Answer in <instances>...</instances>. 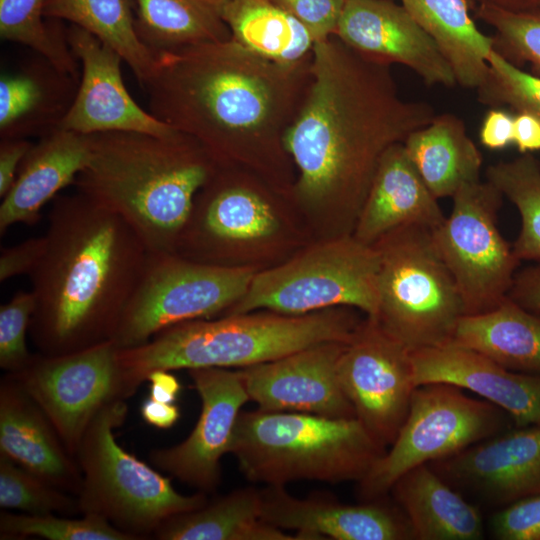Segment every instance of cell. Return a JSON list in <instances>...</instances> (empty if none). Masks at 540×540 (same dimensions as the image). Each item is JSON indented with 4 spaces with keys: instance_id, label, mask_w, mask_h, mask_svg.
Listing matches in <instances>:
<instances>
[{
    "instance_id": "1",
    "label": "cell",
    "mask_w": 540,
    "mask_h": 540,
    "mask_svg": "<svg viewBox=\"0 0 540 540\" xmlns=\"http://www.w3.org/2000/svg\"><path fill=\"white\" fill-rule=\"evenodd\" d=\"M435 115L429 103L400 94L390 66L335 35L316 42L309 85L285 137L297 170L293 195L327 219L331 236L352 234L385 151Z\"/></svg>"
},
{
    "instance_id": "2",
    "label": "cell",
    "mask_w": 540,
    "mask_h": 540,
    "mask_svg": "<svg viewBox=\"0 0 540 540\" xmlns=\"http://www.w3.org/2000/svg\"><path fill=\"white\" fill-rule=\"evenodd\" d=\"M157 57L143 88L153 116L196 139L220 164L286 181L293 161L285 137L304 100L312 60L277 63L232 39Z\"/></svg>"
},
{
    "instance_id": "3",
    "label": "cell",
    "mask_w": 540,
    "mask_h": 540,
    "mask_svg": "<svg viewBox=\"0 0 540 540\" xmlns=\"http://www.w3.org/2000/svg\"><path fill=\"white\" fill-rule=\"evenodd\" d=\"M43 258L29 275V334L38 352L62 355L111 340L149 251L118 214L76 193L57 196Z\"/></svg>"
},
{
    "instance_id": "4",
    "label": "cell",
    "mask_w": 540,
    "mask_h": 540,
    "mask_svg": "<svg viewBox=\"0 0 540 540\" xmlns=\"http://www.w3.org/2000/svg\"><path fill=\"white\" fill-rule=\"evenodd\" d=\"M90 136L77 192L122 217L151 253H175L195 199L219 166L196 139L112 131Z\"/></svg>"
},
{
    "instance_id": "5",
    "label": "cell",
    "mask_w": 540,
    "mask_h": 540,
    "mask_svg": "<svg viewBox=\"0 0 540 540\" xmlns=\"http://www.w3.org/2000/svg\"><path fill=\"white\" fill-rule=\"evenodd\" d=\"M353 308L302 315L270 310L196 319L168 327L146 343L119 349L125 381L134 394L155 370L245 368L325 342H348L362 320Z\"/></svg>"
},
{
    "instance_id": "6",
    "label": "cell",
    "mask_w": 540,
    "mask_h": 540,
    "mask_svg": "<svg viewBox=\"0 0 540 540\" xmlns=\"http://www.w3.org/2000/svg\"><path fill=\"white\" fill-rule=\"evenodd\" d=\"M386 449L357 418L286 411H241L230 453L253 483L360 482Z\"/></svg>"
},
{
    "instance_id": "7",
    "label": "cell",
    "mask_w": 540,
    "mask_h": 540,
    "mask_svg": "<svg viewBox=\"0 0 540 540\" xmlns=\"http://www.w3.org/2000/svg\"><path fill=\"white\" fill-rule=\"evenodd\" d=\"M128 413L126 400L107 405L93 419L79 445L76 460L82 473L78 494L82 515L106 519L135 540L153 536L168 519L198 509L207 494L179 493L171 479L127 452L114 430Z\"/></svg>"
},
{
    "instance_id": "8",
    "label": "cell",
    "mask_w": 540,
    "mask_h": 540,
    "mask_svg": "<svg viewBox=\"0 0 540 540\" xmlns=\"http://www.w3.org/2000/svg\"><path fill=\"white\" fill-rule=\"evenodd\" d=\"M432 230L405 225L374 244L380 259L375 319L410 351L448 343L465 315Z\"/></svg>"
},
{
    "instance_id": "9",
    "label": "cell",
    "mask_w": 540,
    "mask_h": 540,
    "mask_svg": "<svg viewBox=\"0 0 540 540\" xmlns=\"http://www.w3.org/2000/svg\"><path fill=\"white\" fill-rule=\"evenodd\" d=\"M379 264L374 245L352 234L331 236L283 264L255 272L245 294L224 315L257 310L302 315L349 307L375 318Z\"/></svg>"
},
{
    "instance_id": "10",
    "label": "cell",
    "mask_w": 540,
    "mask_h": 540,
    "mask_svg": "<svg viewBox=\"0 0 540 540\" xmlns=\"http://www.w3.org/2000/svg\"><path fill=\"white\" fill-rule=\"evenodd\" d=\"M255 272L149 252L111 341L119 349L133 348L173 325L224 315L245 294Z\"/></svg>"
},
{
    "instance_id": "11",
    "label": "cell",
    "mask_w": 540,
    "mask_h": 540,
    "mask_svg": "<svg viewBox=\"0 0 540 540\" xmlns=\"http://www.w3.org/2000/svg\"><path fill=\"white\" fill-rule=\"evenodd\" d=\"M510 416L463 389L429 383L413 390L407 417L389 451L358 482L363 501L380 499L410 469L448 458L506 431ZM512 420V419H511Z\"/></svg>"
},
{
    "instance_id": "12",
    "label": "cell",
    "mask_w": 540,
    "mask_h": 540,
    "mask_svg": "<svg viewBox=\"0 0 540 540\" xmlns=\"http://www.w3.org/2000/svg\"><path fill=\"white\" fill-rule=\"evenodd\" d=\"M502 200L501 192L487 180L467 184L452 197L449 216L432 230L465 315L492 310L503 302L521 262L498 228Z\"/></svg>"
},
{
    "instance_id": "13",
    "label": "cell",
    "mask_w": 540,
    "mask_h": 540,
    "mask_svg": "<svg viewBox=\"0 0 540 540\" xmlns=\"http://www.w3.org/2000/svg\"><path fill=\"white\" fill-rule=\"evenodd\" d=\"M108 340L62 354H34L30 363L10 375L48 417L69 453L76 458L93 419L110 403L132 396Z\"/></svg>"
},
{
    "instance_id": "14",
    "label": "cell",
    "mask_w": 540,
    "mask_h": 540,
    "mask_svg": "<svg viewBox=\"0 0 540 540\" xmlns=\"http://www.w3.org/2000/svg\"><path fill=\"white\" fill-rule=\"evenodd\" d=\"M338 375L355 417L377 443L390 446L415 389L410 350L366 316L345 343Z\"/></svg>"
},
{
    "instance_id": "15",
    "label": "cell",
    "mask_w": 540,
    "mask_h": 540,
    "mask_svg": "<svg viewBox=\"0 0 540 540\" xmlns=\"http://www.w3.org/2000/svg\"><path fill=\"white\" fill-rule=\"evenodd\" d=\"M244 168L219 164L196 196L175 253L224 264L232 245L273 235L279 221L260 190L244 179Z\"/></svg>"
},
{
    "instance_id": "16",
    "label": "cell",
    "mask_w": 540,
    "mask_h": 540,
    "mask_svg": "<svg viewBox=\"0 0 540 540\" xmlns=\"http://www.w3.org/2000/svg\"><path fill=\"white\" fill-rule=\"evenodd\" d=\"M201 399V412L190 435L181 443L150 453L160 470L206 494L221 481L220 462L230 453L241 408L250 399L239 370H188Z\"/></svg>"
},
{
    "instance_id": "17",
    "label": "cell",
    "mask_w": 540,
    "mask_h": 540,
    "mask_svg": "<svg viewBox=\"0 0 540 540\" xmlns=\"http://www.w3.org/2000/svg\"><path fill=\"white\" fill-rule=\"evenodd\" d=\"M66 38L80 64L81 75L60 129L84 135L129 131L166 136L176 132L131 97L123 82V58L118 52L73 24Z\"/></svg>"
},
{
    "instance_id": "18",
    "label": "cell",
    "mask_w": 540,
    "mask_h": 540,
    "mask_svg": "<svg viewBox=\"0 0 540 540\" xmlns=\"http://www.w3.org/2000/svg\"><path fill=\"white\" fill-rule=\"evenodd\" d=\"M428 464L459 492L501 509L540 494V425L506 430Z\"/></svg>"
},
{
    "instance_id": "19",
    "label": "cell",
    "mask_w": 540,
    "mask_h": 540,
    "mask_svg": "<svg viewBox=\"0 0 540 540\" xmlns=\"http://www.w3.org/2000/svg\"><path fill=\"white\" fill-rule=\"evenodd\" d=\"M345 343L325 342L270 362L241 368L249 399L264 411L356 418L338 375V362Z\"/></svg>"
},
{
    "instance_id": "20",
    "label": "cell",
    "mask_w": 540,
    "mask_h": 540,
    "mask_svg": "<svg viewBox=\"0 0 540 540\" xmlns=\"http://www.w3.org/2000/svg\"><path fill=\"white\" fill-rule=\"evenodd\" d=\"M335 36L369 60L410 68L426 85H457L435 41L394 0H347Z\"/></svg>"
},
{
    "instance_id": "21",
    "label": "cell",
    "mask_w": 540,
    "mask_h": 540,
    "mask_svg": "<svg viewBox=\"0 0 540 540\" xmlns=\"http://www.w3.org/2000/svg\"><path fill=\"white\" fill-rule=\"evenodd\" d=\"M415 387L445 383L473 392L505 411L515 427L540 425V375L509 370L452 343L410 351Z\"/></svg>"
},
{
    "instance_id": "22",
    "label": "cell",
    "mask_w": 540,
    "mask_h": 540,
    "mask_svg": "<svg viewBox=\"0 0 540 540\" xmlns=\"http://www.w3.org/2000/svg\"><path fill=\"white\" fill-rule=\"evenodd\" d=\"M261 517L280 529H293L305 540H406L413 539L403 513L379 502L357 505L333 499H299L284 486L261 489Z\"/></svg>"
},
{
    "instance_id": "23",
    "label": "cell",
    "mask_w": 540,
    "mask_h": 540,
    "mask_svg": "<svg viewBox=\"0 0 540 540\" xmlns=\"http://www.w3.org/2000/svg\"><path fill=\"white\" fill-rule=\"evenodd\" d=\"M0 454L78 496L82 473L76 458L41 408L8 374L0 381Z\"/></svg>"
},
{
    "instance_id": "24",
    "label": "cell",
    "mask_w": 540,
    "mask_h": 540,
    "mask_svg": "<svg viewBox=\"0 0 540 540\" xmlns=\"http://www.w3.org/2000/svg\"><path fill=\"white\" fill-rule=\"evenodd\" d=\"M445 219L410 160L403 143L390 146L381 157L352 235L367 245L405 225L437 228Z\"/></svg>"
},
{
    "instance_id": "25",
    "label": "cell",
    "mask_w": 540,
    "mask_h": 540,
    "mask_svg": "<svg viewBox=\"0 0 540 540\" xmlns=\"http://www.w3.org/2000/svg\"><path fill=\"white\" fill-rule=\"evenodd\" d=\"M90 136L56 129L33 144L24 157L14 184L0 205V233L15 224H36L42 208L54 200L85 168Z\"/></svg>"
},
{
    "instance_id": "26",
    "label": "cell",
    "mask_w": 540,
    "mask_h": 540,
    "mask_svg": "<svg viewBox=\"0 0 540 540\" xmlns=\"http://www.w3.org/2000/svg\"><path fill=\"white\" fill-rule=\"evenodd\" d=\"M79 79L46 59L0 79L1 139L40 137L59 128L77 92Z\"/></svg>"
},
{
    "instance_id": "27",
    "label": "cell",
    "mask_w": 540,
    "mask_h": 540,
    "mask_svg": "<svg viewBox=\"0 0 540 540\" xmlns=\"http://www.w3.org/2000/svg\"><path fill=\"white\" fill-rule=\"evenodd\" d=\"M390 492L409 523L413 539L478 540L483 536L478 508L430 464L401 475Z\"/></svg>"
},
{
    "instance_id": "28",
    "label": "cell",
    "mask_w": 540,
    "mask_h": 540,
    "mask_svg": "<svg viewBox=\"0 0 540 540\" xmlns=\"http://www.w3.org/2000/svg\"><path fill=\"white\" fill-rule=\"evenodd\" d=\"M405 150L424 183L437 198L453 197L480 181L483 156L465 123L451 113L435 115L404 140Z\"/></svg>"
},
{
    "instance_id": "29",
    "label": "cell",
    "mask_w": 540,
    "mask_h": 540,
    "mask_svg": "<svg viewBox=\"0 0 540 540\" xmlns=\"http://www.w3.org/2000/svg\"><path fill=\"white\" fill-rule=\"evenodd\" d=\"M448 343L516 372L540 375V316L508 297L492 310L463 315Z\"/></svg>"
},
{
    "instance_id": "30",
    "label": "cell",
    "mask_w": 540,
    "mask_h": 540,
    "mask_svg": "<svg viewBox=\"0 0 540 540\" xmlns=\"http://www.w3.org/2000/svg\"><path fill=\"white\" fill-rule=\"evenodd\" d=\"M413 19L435 41L454 73L467 89L483 85L493 37L484 34L470 16L468 0H400Z\"/></svg>"
},
{
    "instance_id": "31",
    "label": "cell",
    "mask_w": 540,
    "mask_h": 540,
    "mask_svg": "<svg viewBox=\"0 0 540 540\" xmlns=\"http://www.w3.org/2000/svg\"><path fill=\"white\" fill-rule=\"evenodd\" d=\"M160 540H305L261 517V489L239 488L174 516L153 534Z\"/></svg>"
},
{
    "instance_id": "32",
    "label": "cell",
    "mask_w": 540,
    "mask_h": 540,
    "mask_svg": "<svg viewBox=\"0 0 540 540\" xmlns=\"http://www.w3.org/2000/svg\"><path fill=\"white\" fill-rule=\"evenodd\" d=\"M220 13L231 39L254 53L286 65L312 60V35L272 0H222Z\"/></svg>"
},
{
    "instance_id": "33",
    "label": "cell",
    "mask_w": 540,
    "mask_h": 540,
    "mask_svg": "<svg viewBox=\"0 0 540 540\" xmlns=\"http://www.w3.org/2000/svg\"><path fill=\"white\" fill-rule=\"evenodd\" d=\"M135 29L156 55L231 39L220 13L222 0H134Z\"/></svg>"
},
{
    "instance_id": "34",
    "label": "cell",
    "mask_w": 540,
    "mask_h": 540,
    "mask_svg": "<svg viewBox=\"0 0 540 540\" xmlns=\"http://www.w3.org/2000/svg\"><path fill=\"white\" fill-rule=\"evenodd\" d=\"M45 17L68 20L113 48L142 88L153 76L158 57L140 40L128 0H48Z\"/></svg>"
},
{
    "instance_id": "35",
    "label": "cell",
    "mask_w": 540,
    "mask_h": 540,
    "mask_svg": "<svg viewBox=\"0 0 540 540\" xmlns=\"http://www.w3.org/2000/svg\"><path fill=\"white\" fill-rule=\"evenodd\" d=\"M486 180L517 208L521 229L513 250L521 260L540 262V161L532 153L491 164Z\"/></svg>"
},
{
    "instance_id": "36",
    "label": "cell",
    "mask_w": 540,
    "mask_h": 540,
    "mask_svg": "<svg viewBox=\"0 0 540 540\" xmlns=\"http://www.w3.org/2000/svg\"><path fill=\"white\" fill-rule=\"evenodd\" d=\"M48 0H0V36L23 44L59 71L80 79V64L66 38L44 22Z\"/></svg>"
},
{
    "instance_id": "37",
    "label": "cell",
    "mask_w": 540,
    "mask_h": 540,
    "mask_svg": "<svg viewBox=\"0 0 540 540\" xmlns=\"http://www.w3.org/2000/svg\"><path fill=\"white\" fill-rule=\"evenodd\" d=\"M0 506L31 515H82L77 496L53 486L2 454Z\"/></svg>"
},
{
    "instance_id": "38",
    "label": "cell",
    "mask_w": 540,
    "mask_h": 540,
    "mask_svg": "<svg viewBox=\"0 0 540 540\" xmlns=\"http://www.w3.org/2000/svg\"><path fill=\"white\" fill-rule=\"evenodd\" d=\"M0 536L1 539L37 536L49 540H135L98 515L83 514L76 518L7 511L0 513Z\"/></svg>"
},
{
    "instance_id": "39",
    "label": "cell",
    "mask_w": 540,
    "mask_h": 540,
    "mask_svg": "<svg viewBox=\"0 0 540 540\" xmlns=\"http://www.w3.org/2000/svg\"><path fill=\"white\" fill-rule=\"evenodd\" d=\"M477 17L496 31L493 49L507 60L526 61L540 72V10L476 5Z\"/></svg>"
},
{
    "instance_id": "40",
    "label": "cell",
    "mask_w": 540,
    "mask_h": 540,
    "mask_svg": "<svg viewBox=\"0 0 540 540\" xmlns=\"http://www.w3.org/2000/svg\"><path fill=\"white\" fill-rule=\"evenodd\" d=\"M487 63V78L476 89L478 101L490 107L509 106L540 118V76L525 72L494 49Z\"/></svg>"
},
{
    "instance_id": "41",
    "label": "cell",
    "mask_w": 540,
    "mask_h": 540,
    "mask_svg": "<svg viewBox=\"0 0 540 540\" xmlns=\"http://www.w3.org/2000/svg\"><path fill=\"white\" fill-rule=\"evenodd\" d=\"M34 310L31 290L16 292L0 307V367L6 373L24 369L34 356L26 340Z\"/></svg>"
},
{
    "instance_id": "42",
    "label": "cell",
    "mask_w": 540,
    "mask_h": 540,
    "mask_svg": "<svg viewBox=\"0 0 540 540\" xmlns=\"http://www.w3.org/2000/svg\"><path fill=\"white\" fill-rule=\"evenodd\" d=\"M490 528L499 540H540V494L499 509Z\"/></svg>"
},
{
    "instance_id": "43",
    "label": "cell",
    "mask_w": 540,
    "mask_h": 540,
    "mask_svg": "<svg viewBox=\"0 0 540 540\" xmlns=\"http://www.w3.org/2000/svg\"><path fill=\"white\" fill-rule=\"evenodd\" d=\"M301 22L316 42L335 35L347 0H272Z\"/></svg>"
},
{
    "instance_id": "44",
    "label": "cell",
    "mask_w": 540,
    "mask_h": 540,
    "mask_svg": "<svg viewBox=\"0 0 540 540\" xmlns=\"http://www.w3.org/2000/svg\"><path fill=\"white\" fill-rule=\"evenodd\" d=\"M47 247L43 236L29 238L17 245L5 247L0 255V281L5 282L18 275H30L40 263Z\"/></svg>"
},
{
    "instance_id": "45",
    "label": "cell",
    "mask_w": 540,
    "mask_h": 540,
    "mask_svg": "<svg viewBox=\"0 0 540 540\" xmlns=\"http://www.w3.org/2000/svg\"><path fill=\"white\" fill-rule=\"evenodd\" d=\"M514 114L501 107H491L481 123V144L490 150H502L513 143Z\"/></svg>"
},
{
    "instance_id": "46",
    "label": "cell",
    "mask_w": 540,
    "mask_h": 540,
    "mask_svg": "<svg viewBox=\"0 0 540 540\" xmlns=\"http://www.w3.org/2000/svg\"><path fill=\"white\" fill-rule=\"evenodd\" d=\"M507 297L540 316V262L516 272Z\"/></svg>"
},
{
    "instance_id": "47",
    "label": "cell",
    "mask_w": 540,
    "mask_h": 540,
    "mask_svg": "<svg viewBox=\"0 0 540 540\" xmlns=\"http://www.w3.org/2000/svg\"><path fill=\"white\" fill-rule=\"evenodd\" d=\"M27 139H1L0 142V197L3 198L16 179L20 165L32 147Z\"/></svg>"
},
{
    "instance_id": "48",
    "label": "cell",
    "mask_w": 540,
    "mask_h": 540,
    "mask_svg": "<svg viewBox=\"0 0 540 540\" xmlns=\"http://www.w3.org/2000/svg\"><path fill=\"white\" fill-rule=\"evenodd\" d=\"M513 144L521 154L540 151V118L527 111L514 114Z\"/></svg>"
},
{
    "instance_id": "49",
    "label": "cell",
    "mask_w": 540,
    "mask_h": 540,
    "mask_svg": "<svg viewBox=\"0 0 540 540\" xmlns=\"http://www.w3.org/2000/svg\"><path fill=\"white\" fill-rule=\"evenodd\" d=\"M144 421L159 429L171 428L180 417V410L174 403L161 402L147 397L140 408Z\"/></svg>"
},
{
    "instance_id": "50",
    "label": "cell",
    "mask_w": 540,
    "mask_h": 540,
    "mask_svg": "<svg viewBox=\"0 0 540 540\" xmlns=\"http://www.w3.org/2000/svg\"><path fill=\"white\" fill-rule=\"evenodd\" d=\"M150 382V395L154 400L174 403L181 385L178 379L169 370H155L148 375Z\"/></svg>"
},
{
    "instance_id": "51",
    "label": "cell",
    "mask_w": 540,
    "mask_h": 540,
    "mask_svg": "<svg viewBox=\"0 0 540 540\" xmlns=\"http://www.w3.org/2000/svg\"><path fill=\"white\" fill-rule=\"evenodd\" d=\"M473 3L481 4H491L511 10H531L535 9L536 4L539 0H468Z\"/></svg>"
},
{
    "instance_id": "52",
    "label": "cell",
    "mask_w": 540,
    "mask_h": 540,
    "mask_svg": "<svg viewBox=\"0 0 540 540\" xmlns=\"http://www.w3.org/2000/svg\"><path fill=\"white\" fill-rule=\"evenodd\" d=\"M535 9H538V10H540V0H539V1H538V3L536 4V7H535Z\"/></svg>"
}]
</instances>
